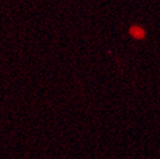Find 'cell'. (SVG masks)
<instances>
[{
    "label": "cell",
    "instance_id": "obj_1",
    "mask_svg": "<svg viewBox=\"0 0 160 159\" xmlns=\"http://www.w3.org/2000/svg\"><path fill=\"white\" fill-rule=\"evenodd\" d=\"M132 34L134 35V37H136V38H141L142 35H143V32H142L141 28H134L132 30Z\"/></svg>",
    "mask_w": 160,
    "mask_h": 159
}]
</instances>
